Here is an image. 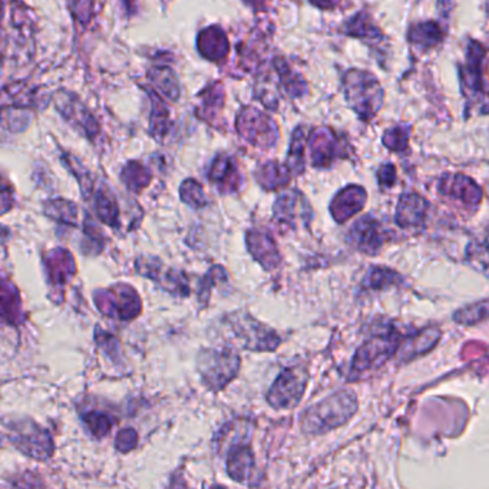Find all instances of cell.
Here are the masks:
<instances>
[{"mask_svg": "<svg viewBox=\"0 0 489 489\" xmlns=\"http://www.w3.org/2000/svg\"><path fill=\"white\" fill-rule=\"evenodd\" d=\"M254 470V454L247 442L234 443L227 455V472L231 479L247 482Z\"/></svg>", "mask_w": 489, "mask_h": 489, "instance_id": "obj_17", "label": "cell"}, {"mask_svg": "<svg viewBox=\"0 0 489 489\" xmlns=\"http://www.w3.org/2000/svg\"><path fill=\"white\" fill-rule=\"evenodd\" d=\"M311 2L318 6V8H323V9H333L337 6V3H340V0H311Z\"/></svg>", "mask_w": 489, "mask_h": 489, "instance_id": "obj_38", "label": "cell"}, {"mask_svg": "<svg viewBox=\"0 0 489 489\" xmlns=\"http://www.w3.org/2000/svg\"><path fill=\"white\" fill-rule=\"evenodd\" d=\"M349 237L357 250L368 254H376L385 241V232L375 218L366 216L353 224Z\"/></svg>", "mask_w": 489, "mask_h": 489, "instance_id": "obj_13", "label": "cell"}, {"mask_svg": "<svg viewBox=\"0 0 489 489\" xmlns=\"http://www.w3.org/2000/svg\"><path fill=\"white\" fill-rule=\"evenodd\" d=\"M82 422L87 427L88 432L96 439H101L108 435L114 427V419L108 415L99 411H91L82 416Z\"/></svg>", "mask_w": 489, "mask_h": 489, "instance_id": "obj_27", "label": "cell"}, {"mask_svg": "<svg viewBox=\"0 0 489 489\" xmlns=\"http://www.w3.org/2000/svg\"><path fill=\"white\" fill-rule=\"evenodd\" d=\"M396 280H397L396 273L385 268H375V270H370V273L366 275L365 286L370 289H377V287H384L386 284H393Z\"/></svg>", "mask_w": 489, "mask_h": 489, "instance_id": "obj_34", "label": "cell"}, {"mask_svg": "<svg viewBox=\"0 0 489 489\" xmlns=\"http://www.w3.org/2000/svg\"><path fill=\"white\" fill-rule=\"evenodd\" d=\"M45 214L53 221L65 225H78V207L68 200H52L45 204Z\"/></svg>", "mask_w": 489, "mask_h": 489, "instance_id": "obj_22", "label": "cell"}, {"mask_svg": "<svg viewBox=\"0 0 489 489\" xmlns=\"http://www.w3.org/2000/svg\"><path fill=\"white\" fill-rule=\"evenodd\" d=\"M348 33L357 37H380V32L370 24L366 15L359 13L348 24Z\"/></svg>", "mask_w": 489, "mask_h": 489, "instance_id": "obj_31", "label": "cell"}, {"mask_svg": "<svg viewBox=\"0 0 489 489\" xmlns=\"http://www.w3.org/2000/svg\"><path fill=\"white\" fill-rule=\"evenodd\" d=\"M345 92L352 108L363 119L375 117L384 103V89L379 80L366 71L353 69L348 72Z\"/></svg>", "mask_w": 489, "mask_h": 489, "instance_id": "obj_4", "label": "cell"}, {"mask_svg": "<svg viewBox=\"0 0 489 489\" xmlns=\"http://www.w3.org/2000/svg\"><path fill=\"white\" fill-rule=\"evenodd\" d=\"M153 79L155 83L161 88V91L169 96V98H177L178 96V83L175 76L169 72L168 69H160L157 74H153Z\"/></svg>", "mask_w": 489, "mask_h": 489, "instance_id": "obj_33", "label": "cell"}, {"mask_svg": "<svg viewBox=\"0 0 489 489\" xmlns=\"http://www.w3.org/2000/svg\"><path fill=\"white\" fill-rule=\"evenodd\" d=\"M409 132H411V128L408 125L395 126L393 130H389L385 132L384 144L389 148V150L400 153V151L405 150L406 145H408Z\"/></svg>", "mask_w": 489, "mask_h": 489, "instance_id": "obj_32", "label": "cell"}, {"mask_svg": "<svg viewBox=\"0 0 489 489\" xmlns=\"http://www.w3.org/2000/svg\"><path fill=\"white\" fill-rule=\"evenodd\" d=\"M377 178L381 187H392L396 181V169L392 164L384 165L377 173Z\"/></svg>", "mask_w": 489, "mask_h": 489, "instance_id": "obj_37", "label": "cell"}, {"mask_svg": "<svg viewBox=\"0 0 489 489\" xmlns=\"http://www.w3.org/2000/svg\"><path fill=\"white\" fill-rule=\"evenodd\" d=\"M304 144L306 137L303 130H297L291 142V150L289 154V168L293 174H302L304 169Z\"/></svg>", "mask_w": 489, "mask_h": 489, "instance_id": "obj_29", "label": "cell"}, {"mask_svg": "<svg viewBox=\"0 0 489 489\" xmlns=\"http://www.w3.org/2000/svg\"><path fill=\"white\" fill-rule=\"evenodd\" d=\"M365 203L366 191L357 185H349L333 198L330 204V212L337 223H345L357 214L359 211H361V208L365 207Z\"/></svg>", "mask_w": 489, "mask_h": 489, "instance_id": "obj_14", "label": "cell"}, {"mask_svg": "<svg viewBox=\"0 0 489 489\" xmlns=\"http://www.w3.org/2000/svg\"><path fill=\"white\" fill-rule=\"evenodd\" d=\"M137 273L153 280L162 290L175 295L187 297L189 294V283L185 273L166 267L155 257H139L135 263Z\"/></svg>", "mask_w": 489, "mask_h": 489, "instance_id": "obj_9", "label": "cell"}, {"mask_svg": "<svg viewBox=\"0 0 489 489\" xmlns=\"http://www.w3.org/2000/svg\"><path fill=\"white\" fill-rule=\"evenodd\" d=\"M44 264L46 268L48 283L55 287H62L68 284L76 273V264H75L74 256L71 254V251L62 247H58L49 251L45 256Z\"/></svg>", "mask_w": 489, "mask_h": 489, "instance_id": "obj_12", "label": "cell"}, {"mask_svg": "<svg viewBox=\"0 0 489 489\" xmlns=\"http://www.w3.org/2000/svg\"><path fill=\"white\" fill-rule=\"evenodd\" d=\"M357 411L356 395L340 391L309 408L302 416V429L306 434H325L346 423Z\"/></svg>", "mask_w": 489, "mask_h": 489, "instance_id": "obj_1", "label": "cell"}, {"mask_svg": "<svg viewBox=\"0 0 489 489\" xmlns=\"http://www.w3.org/2000/svg\"><path fill=\"white\" fill-rule=\"evenodd\" d=\"M209 181L216 184L223 193H231L236 191L240 185V175L236 164L228 157H218L209 169Z\"/></svg>", "mask_w": 489, "mask_h": 489, "instance_id": "obj_18", "label": "cell"}, {"mask_svg": "<svg viewBox=\"0 0 489 489\" xmlns=\"http://www.w3.org/2000/svg\"><path fill=\"white\" fill-rule=\"evenodd\" d=\"M442 39V29L435 22H424L413 26L409 32V40L419 48H431Z\"/></svg>", "mask_w": 489, "mask_h": 489, "instance_id": "obj_26", "label": "cell"}, {"mask_svg": "<svg viewBox=\"0 0 489 489\" xmlns=\"http://www.w3.org/2000/svg\"><path fill=\"white\" fill-rule=\"evenodd\" d=\"M95 338H96V343L103 349V352L106 354L115 357V354L119 353V346H118V342L114 336L108 334L106 332L101 333L99 330H96Z\"/></svg>", "mask_w": 489, "mask_h": 489, "instance_id": "obj_36", "label": "cell"}, {"mask_svg": "<svg viewBox=\"0 0 489 489\" xmlns=\"http://www.w3.org/2000/svg\"><path fill=\"white\" fill-rule=\"evenodd\" d=\"M400 345V336L391 330L366 340L352 360L350 379H356L386 363Z\"/></svg>", "mask_w": 489, "mask_h": 489, "instance_id": "obj_6", "label": "cell"}, {"mask_svg": "<svg viewBox=\"0 0 489 489\" xmlns=\"http://www.w3.org/2000/svg\"><path fill=\"white\" fill-rule=\"evenodd\" d=\"M6 436L15 448L24 455L45 462L52 458L55 445L48 434L32 419H17L5 422Z\"/></svg>", "mask_w": 489, "mask_h": 489, "instance_id": "obj_3", "label": "cell"}, {"mask_svg": "<svg viewBox=\"0 0 489 489\" xmlns=\"http://www.w3.org/2000/svg\"><path fill=\"white\" fill-rule=\"evenodd\" d=\"M440 337V332L436 329H427L416 333L413 337L400 345V354L403 360H411L420 353L431 350Z\"/></svg>", "mask_w": 489, "mask_h": 489, "instance_id": "obj_20", "label": "cell"}, {"mask_svg": "<svg viewBox=\"0 0 489 489\" xmlns=\"http://www.w3.org/2000/svg\"><path fill=\"white\" fill-rule=\"evenodd\" d=\"M198 46L201 53L207 58H211V59L221 58L227 53L225 35L217 28L204 31L198 39Z\"/></svg>", "mask_w": 489, "mask_h": 489, "instance_id": "obj_24", "label": "cell"}, {"mask_svg": "<svg viewBox=\"0 0 489 489\" xmlns=\"http://www.w3.org/2000/svg\"><path fill=\"white\" fill-rule=\"evenodd\" d=\"M259 182L267 189H277L290 181V168L279 164H266L257 173Z\"/></svg>", "mask_w": 489, "mask_h": 489, "instance_id": "obj_25", "label": "cell"}, {"mask_svg": "<svg viewBox=\"0 0 489 489\" xmlns=\"http://www.w3.org/2000/svg\"><path fill=\"white\" fill-rule=\"evenodd\" d=\"M94 209L96 217L106 225H119V209L115 198L105 189H99L94 196Z\"/></svg>", "mask_w": 489, "mask_h": 489, "instance_id": "obj_21", "label": "cell"}, {"mask_svg": "<svg viewBox=\"0 0 489 489\" xmlns=\"http://www.w3.org/2000/svg\"><path fill=\"white\" fill-rule=\"evenodd\" d=\"M122 181L130 189L138 193V191L144 189L148 184H150L151 174L144 165L138 162H130L123 168Z\"/></svg>", "mask_w": 489, "mask_h": 489, "instance_id": "obj_28", "label": "cell"}, {"mask_svg": "<svg viewBox=\"0 0 489 489\" xmlns=\"http://www.w3.org/2000/svg\"><path fill=\"white\" fill-rule=\"evenodd\" d=\"M180 194H181V200L189 207L201 208L207 205V197L204 194V189L194 180H187L185 182H182Z\"/></svg>", "mask_w": 489, "mask_h": 489, "instance_id": "obj_30", "label": "cell"}, {"mask_svg": "<svg viewBox=\"0 0 489 489\" xmlns=\"http://www.w3.org/2000/svg\"><path fill=\"white\" fill-rule=\"evenodd\" d=\"M2 317L10 325H19L22 322V302L13 284L3 282L2 286Z\"/></svg>", "mask_w": 489, "mask_h": 489, "instance_id": "obj_23", "label": "cell"}, {"mask_svg": "<svg viewBox=\"0 0 489 489\" xmlns=\"http://www.w3.org/2000/svg\"><path fill=\"white\" fill-rule=\"evenodd\" d=\"M307 379V373L300 368L283 370L267 392L268 405L277 411L295 408L304 395Z\"/></svg>", "mask_w": 489, "mask_h": 489, "instance_id": "obj_8", "label": "cell"}, {"mask_svg": "<svg viewBox=\"0 0 489 489\" xmlns=\"http://www.w3.org/2000/svg\"><path fill=\"white\" fill-rule=\"evenodd\" d=\"M439 188L442 194L467 205H477L482 197L479 187L471 178L461 174L446 175L440 181Z\"/></svg>", "mask_w": 489, "mask_h": 489, "instance_id": "obj_16", "label": "cell"}, {"mask_svg": "<svg viewBox=\"0 0 489 489\" xmlns=\"http://www.w3.org/2000/svg\"><path fill=\"white\" fill-rule=\"evenodd\" d=\"M241 366L239 353L232 349H207L197 356V370L205 388L223 391L237 377Z\"/></svg>", "mask_w": 489, "mask_h": 489, "instance_id": "obj_2", "label": "cell"}, {"mask_svg": "<svg viewBox=\"0 0 489 489\" xmlns=\"http://www.w3.org/2000/svg\"><path fill=\"white\" fill-rule=\"evenodd\" d=\"M228 326L243 348L252 352H274L282 343L279 334L244 311L227 316Z\"/></svg>", "mask_w": 489, "mask_h": 489, "instance_id": "obj_5", "label": "cell"}, {"mask_svg": "<svg viewBox=\"0 0 489 489\" xmlns=\"http://www.w3.org/2000/svg\"><path fill=\"white\" fill-rule=\"evenodd\" d=\"M98 310L118 320H132L142 309L141 297L134 287L128 284H115L110 289H99L94 294Z\"/></svg>", "mask_w": 489, "mask_h": 489, "instance_id": "obj_7", "label": "cell"}, {"mask_svg": "<svg viewBox=\"0 0 489 489\" xmlns=\"http://www.w3.org/2000/svg\"><path fill=\"white\" fill-rule=\"evenodd\" d=\"M138 432L135 429H122L115 438V448L119 452H130L137 448Z\"/></svg>", "mask_w": 489, "mask_h": 489, "instance_id": "obj_35", "label": "cell"}, {"mask_svg": "<svg viewBox=\"0 0 489 489\" xmlns=\"http://www.w3.org/2000/svg\"><path fill=\"white\" fill-rule=\"evenodd\" d=\"M274 220L286 227H295L297 223L309 224L311 221V207L300 191H287L280 194L274 204Z\"/></svg>", "mask_w": 489, "mask_h": 489, "instance_id": "obj_10", "label": "cell"}, {"mask_svg": "<svg viewBox=\"0 0 489 489\" xmlns=\"http://www.w3.org/2000/svg\"><path fill=\"white\" fill-rule=\"evenodd\" d=\"M428 207V201L423 197L415 193L403 194L396 208V223L403 228L423 225Z\"/></svg>", "mask_w": 489, "mask_h": 489, "instance_id": "obj_15", "label": "cell"}, {"mask_svg": "<svg viewBox=\"0 0 489 489\" xmlns=\"http://www.w3.org/2000/svg\"><path fill=\"white\" fill-rule=\"evenodd\" d=\"M246 243L252 259L260 263L261 267L267 271H271L280 266V251L268 231L257 228L248 230Z\"/></svg>", "mask_w": 489, "mask_h": 489, "instance_id": "obj_11", "label": "cell"}, {"mask_svg": "<svg viewBox=\"0 0 489 489\" xmlns=\"http://www.w3.org/2000/svg\"><path fill=\"white\" fill-rule=\"evenodd\" d=\"M338 151L334 135L327 130H317L311 135V161L314 166H327Z\"/></svg>", "mask_w": 489, "mask_h": 489, "instance_id": "obj_19", "label": "cell"}]
</instances>
